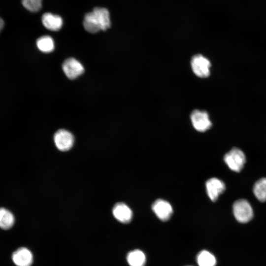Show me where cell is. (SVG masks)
I'll list each match as a JSON object with an SVG mask.
<instances>
[{
  "instance_id": "12",
  "label": "cell",
  "mask_w": 266,
  "mask_h": 266,
  "mask_svg": "<svg viewBox=\"0 0 266 266\" xmlns=\"http://www.w3.org/2000/svg\"><path fill=\"white\" fill-rule=\"evenodd\" d=\"M41 20L43 26L48 30L53 31L59 30L63 23L62 18L60 16L49 12L44 13Z\"/></svg>"
},
{
  "instance_id": "17",
  "label": "cell",
  "mask_w": 266,
  "mask_h": 266,
  "mask_svg": "<svg viewBox=\"0 0 266 266\" xmlns=\"http://www.w3.org/2000/svg\"><path fill=\"white\" fill-rule=\"evenodd\" d=\"M36 45L38 49L44 53H50L54 49V40L48 35L39 37L37 40Z\"/></svg>"
},
{
  "instance_id": "5",
  "label": "cell",
  "mask_w": 266,
  "mask_h": 266,
  "mask_svg": "<svg viewBox=\"0 0 266 266\" xmlns=\"http://www.w3.org/2000/svg\"><path fill=\"white\" fill-rule=\"evenodd\" d=\"M190 117L193 126L198 132H204L212 126L209 115L205 111L195 110Z\"/></svg>"
},
{
  "instance_id": "8",
  "label": "cell",
  "mask_w": 266,
  "mask_h": 266,
  "mask_svg": "<svg viewBox=\"0 0 266 266\" xmlns=\"http://www.w3.org/2000/svg\"><path fill=\"white\" fill-rule=\"evenodd\" d=\"M152 209L157 217L163 221L169 219L173 213L171 204L166 200L162 199L155 200L152 205Z\"/></svg>"
},
{
  "instance_id": "6",
  "label": "cell",
  "mask_w": 266,
  "mask_h": 266,
  "mask_svg": "<svg viewBox=\"0 0 266 266\" xmlns=\"http://www.w3.org/2000/svg\"><path fill=\"white\" fill-rule=\"evenodd\" d=\"M54 139L57 148L62 151L69 150L74 143L73 135L71 133L64 129L57 131L54 134Z\"/></svg>"
},
{
  "instance_id": "4",
  "label": "cell",
  "mask_w": 266,
  "mask_h": 266,
  "mask_svg": "<svg viewBox=\"0 0 266 266\" xmlns=\"http://www.w3.org/2000/svg\"><path fill=\"white\" fill-rule=\"evenodd\" d=\"M191 65L193 72L198 77L205 78L210 75V62L203 55L197 54L193 56L191 61Z\"/></svg>"
},
{
  "instance_id": "16",
  "label": "cell",
  "mask_w": 266,
  "mask_h": 266,
  "mask_svg": "<svg viewBox=\"0 0 266 266\" xmlns=\"http://www.w3.org/2000/svg\"><path fill=\"white\" fill-rule=\"evenodd\" d=\"M253 193L259 201H266V178H261L255 183Z\"/></svg>"
},
{
  "instance_id": "15",
  "label": "cell",
  "mask_w": 266,
  "mask_h": 266,
  "mask_svg": "<svg viewBox=\"0 0 266 266\" xmlns=\"http://www.w3.org/2000/svg\"><path fill=\"white\" fill-rule=\"evenodd\" d=\"M197 261L199 266H215L216 264L214 256L206 250H202L199 253Z\"/></svg>"
},
{
  "instance_id": "11",
  "label": "cell",
  "mask_w": 266,
  "mask_h": 266,
  "mask_svg": "<svg viewBox=\"0 0 266 266\" xmlns=\"http://www.w3.org/2000/svg\"><path fill=\"white\" fill-rule=\"evenodd\" d=\"M112 213L114 217L120 222L128 223L132 219L133 212L125 203L118 202L113 207Z\"/></svg>"
},
{
  "instance_id": "19",
  "label": "cell",
  "mask_w": 266,
  "mask_h": 266,
  "mask_svg": "<svg viewBox=\"0 0 266 266\" xmlns=\"http://www.w3.org/2000/svg\"><path fill=\"white\" fill-rule=\"evenodd\" d=\"M4 26V21L0 17V32L3 29Z\"/></svg>"
},
{
  "instance_id": "13",
  "label": "cell",
  "mask_w": 266,
  "mask_h": 266,
  "mask_svg": "<svg viewBox=\"0 0 266 266\" xmlns=\"http://www.w3.org/2000/svg\"><path fill=\"white\" fill-rule=\"evenodd\" d=\"M127 260L130 266H144L146 262L145 254L139 250H134L129 252Z\"/></svg>"
},
{
  "instance_id": "7",
  "label": "cell",
  "mask_w": 266,
  "mask_h": 266,
  "mask_svg": "<svg viewBox=\"0 0 266 266\" xmlns=\"http://www.w3.org/2000/svg\"><path fill=\"white\" fill-rule=\"evenodd\" d=\"M62 68L66 75L70 79L77 78L84 71L82 65L73 58L66 60L62 65Z\"/></svg>"
},
{
  "instance_id": "3",
  "label": "cell",
  "mask_w": 266,
  "mask_h": 266,
  "mask_svg": "<svg viewBox=\"0 0 266 266\" xmlns=\"http://www.w3.org/2000/svg\"><path fill=\"white\" fill-rule=\"evenodd\" d=\"M224 160L232 170L238 172L244 167L246 163V157L242 150L234 147L225 155Z\"/></svg>"
},
{
  "instance_id": "2",
  "label": "cell",
  "mask_w": 266,
  "mask_h": 266,
  "mask_svg": "<svg viewBox=\"0 0 266 266\" xmlns=\"http://www.w3.org/2000/svg\"><path fill=\"white\" fill-rule=\"evenodd\" d=\"M233 215L236 220L241 223L250 221L253 216V210L250 203L245 199L236 200L233 205Z\"/></svg>"
},
{
  "instance_id": "14",
  "label": "cell",
  "mask_w": 266,
  "mask_h": 266,
  "mask_svg": "<svg viewBox=\"0 0 266 266\" xmlns=\"http://www.w3.org/2000/svg\"><path fill=\"white\" fill-rule=\"evenodd\" d=\"M15 219L13 214L4 208H0V228L8 230L14 225Z\"/></svg>"
},
{
  "instance_id": "1",
  "label": "cell",
  "mask_w": 266,
  "mask_h": 266,
  "mask_svg": "<svg viewBox=\"0 0 266 266\" xmlns=\"http://www.w3.org/2000/svg\"><path fill=\"white\" fill-rule=\"evenodd\" d=\"M83 24L85 29L92 33L106 30L111 26L108 10L103 7L94 8L92 12L85 14Z\"/></svg>"
},
{
  "instance_id": "10",
  "label": "cell",
  "mask_w": 266,
  "mask_h": 266,
  "mask_svg": "<svg viewBox=\"0 0 266 266\" xmlns=\"http://www.w3.org/2000/svg\"><path fill=\"white\" fill-rule=\"evenodd\" d=\"M12 260L16 266H31L33 262V255L27 248L21 247L13 252Z\"/></svg>"
},
{
  "instance_id": "18",
  "label": "cell",
  "mask_w": 266,
  "mask_h": 266,
  "mask_svg": "<svg viewBox=\"0 0 266 266\" xmlns=\"http://www.w3.org/2000/svg\"><path fill=\"white\" fill-rule=\"evenodd\" d=\"M22 3L26 9L33 12L38 11L42 7V0H22Z\"/></svg>"
},
{
  "instance_id": "9",
  "label": "cell",
  "mask_w": 266,
  "mask_h": 266,
  "mask_svg": "<svg viewBox=\"0 0 266 266\" xmlns=\"http://www.w3.org/2000/svg\"><path fill=\"white\" fill-rule=\"evenodd\" d=\"M206 192L211 200L216 201L219 196L225 190L226 186L220 179L213 177L209 179L205 183Z\"/></svg>"
}]
</instances>
